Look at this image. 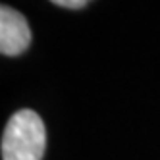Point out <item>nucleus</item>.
<instances>
[{
	"label": "nucleus",
	"mask_w": 160,
	"mask_h": 160,
	"mask_svg": "<svg viewBox=\"0 0 160 160\" xmlns=\"http://www.w3.org/2000/svg\"><path fill=\"white\" fill-rule=\"evenodd\" d=\"M50 2H54L56 6H62V8L79 10V8H83L87 2H91V0H50Z\"/></svg>",
	"instance_id": "nucleus-3"
},
{
	"label": "nucleus",
	"mask_w": 160,
	"mask_h": 160,
	"mask_svg": "<svg viewBox=\"0 0 160 160\" xmlns=\"http://www.w3.org/2000/svg\"><path fill=\"white\" fill-rule=\"evenodd\" d=\"M31 42V29L27 19L18 10L0 8V50L6 56H18L25 52Z\"/></svg>",
	"instance_id": "nucleus-2"
},
{
	"label": "nucleus",
	"mask_w": 160,
	"mask_h": 160,
	"mask_svg": "<svg viewBox=\"0 0 160 160\" xmlns=\"http://www.w3.org/2000/svg\"><path fill=\"white\" fill-rule=\"evenodd\" d=\"M47 129L35 110H18L2 133V160H42Z\"/></svg>",
	"instance_id": "nucleus-1"
}]
</instances>
